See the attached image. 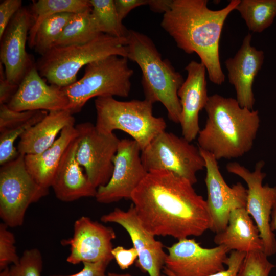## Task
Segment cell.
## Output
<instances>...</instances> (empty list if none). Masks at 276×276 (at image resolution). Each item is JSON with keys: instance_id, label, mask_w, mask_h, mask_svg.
<instances>
[{"instance_id": "cell-1", "label": "cell", "mask_w": 276, "mask_h": 276, "mask_svg": "<svg viewBox=\"0 0 276 276\" xmlns=\"http://www.w3.org/2000/svg\"><path fill=\"white\" fill-rule=\"evenodd\" d=\"M193 186L170 171L149 172L130 199L142 225L154 236L178 240L210 229L206 200Z\"/></svg>"}, {"instance_id": "cell-2", "label": "cell", "mask_w": 276, "mask_h": 276, "mask_svg": "<svg viewBox=\"0 0 276 276\" xmlns=\"http://www.w3.org/2000/svg\"><path fill=\"white\" fill-rule=\"evenodd\" d=\"M240 0H231L224 8L214 10L206 0H172L163 14L162 28L187 54L195 53L205 67L212 83L225 81L219 57V41L225 21Z\"/></svg>"}, {"instance_id": "cell-3", "label": "cell", "mask_w": 276, "mask_h": 276, "mask_svg": "<svg viewBox=\"0 0 276 276\" xmlns=\"http://www.w3.org/2000/svg\"><path fill=\"white\" fill-rule=\"evenodd\" d=\"M204 109L205 124L197 136L200 149L217 160L237 158L251 149L260 127L258 110L216 94L209 97Z\"/></svg>"}, {"instance_id": "cell-4", "label": "cell", "mask_w": 276, "mask_h": 276, "mask_svg": "<svg viewBox=\"0 0 276 276\" xmlns=\"http://www.w3.org/2000/svg\"><path fill=\"white\" fill-rule=\"evenodd\" d=\"M126 39L127 58L135 62L142 72L145 99L153 104L161 103L169 119L179 124L181 107L177 93L185 80L182 76L169 60L162 58L146 35L128 30Z\"/></svg>"}, {"instance_id": "cell-5", "label": "cell", "mask_w": 276, "mask_h": 276, "mask_svg": "<svg viewBox=\"0 0 276 276\" xmlns=\"http://www.w3.org/2000/svg\"><path fill=\"white\" fill-rule=\"evenodd\" d=\"M127 39L102 34L85 43L54 47L38 59L41 77L60 88L74 82L80 70L94 61L112 56L127 57Z\"/></svg>"}, {"instance_id": "cell-6", "label": "cell", "mask_w": 276, "mask_h": 276, "mask_svg": "<svg viewBox=\"0 0 276 276\" xmlns=\"http://www.w3.org/2000/svg\"><path fill=\"white\" fill-rule=\"evenodd\" d=\"M153 103L144 99L122 101L112 96L96 98L95 127L99 132L109 134L123 131L139 145L141 151L158 134L167 124L162 117L153 114Z\"/></svg>"}, {"instance_id": "cell-7", "label": "cell", "mask_w": 276, "mask_h": 276, "mask_svg": "<svg viewBox=\"0 0 276 276\" xmlns=\"http://www.w3.org/2000/svg\"><path fill=\"white\" fill-rule=\"evenodd\" d=\"M127 57L112 55L86 65L81 78L61 88L68 100L67 110L80 112L91 98L102 96L127 97L134 73Z\"/></svg>"}, {"instance_id": "cell-8", "label": "cell", "mask_w": 276, "mask_h": 276, "mask_svg": "<svg viewBox=\"0 0 276 276\" xmlns=\"http://www.w3.org/2000/svg\"><path fill=\"white\" fill-rule=\"evenodd\" d=\"M48 193L27 170L25 155L1 166L0 218L9 227L21 226L29 206Z\"/></svg>"}, {"instance_id": "cell-9", "label": "cell", "mask_w": 276, "mask_h": 276, "mask_svg": "<svg viewBox=\"0 0 276 276\" xmlns=\"http://www.w3.org/2000/svg\"><path fill=\"white\" fill-rule=\"evenodd\" d=\"M142 163L149 172L170 171L188 180L197 181V173L205 168V160L199 147L183 136L166 131L156 136L141 151Z\"/></svg>"}, {"instance_id": "cell-10", "label": "cell", "mask_w": 276, "mask_h": 276, "mask_svg": "<svg viewBox=\"0 0 276 276\" xmlns=\"http://www.w3.org/2000/svg\"><path fill=\"white\" fill-rule=\"evenodd\" d=\"M264 165L263 160L258 162L253 171L237 162L228 163L226 168L229 173L239 176L247 184L245 209L259 229L264 244L263 252L269 257L276 254L275 236L270 226L271 211L276 197V187L263 185L266 177V173L262 171Z\"/></svg>"}, {"instance_id": "cell-11", "label": "cell", "mask_w": 276, "mask_h": 276, "mask_svg": "<svg viewBox=\"0 0 276 276\" xmlns=\"http://www.w3.org/2000/svg\"><path fill=\"white\" fill-rule=\"evenodd\" d=\"M75 127L78 133L77 161L97 189L106 185L111 178L114 167L113 159L120 140L113 133L99 132L90 122L78 124Z\"/></svg>"}, {"instance_id": "cell-12", "label": "cell", "mask_w": 276, "mask_h": 276, "mask_svg": "<svg viewBox=\"0 0 276 276\" xmlns=\"http://www.w3.org/2000/svg\"><path fill=\"white\" fill-rule=\"evenodd\" d=\"M141 149L133 140H120L113 158L111 178L105 186L99 187L95 196L100 203L109 204L123 199H130L133 191L148 172L141 158Z\"/></svg>"}, {"instance_id": "cell-13", "label": "cell", "mask_w": 276, "mask_h": 276, "mask_svg": "<svg viewBox=\"0 0 276 276\" xmlns=\"http://www.w3.org/2000/svg\"><path fill=\"white\" fill-rule=\"evenodd\" d=\"M199 149L205 163L206 202L211 220L210 230L217 234L227 226L233 210L245 208L247 189L239 182L232 187L228 186L219 170L218 160L209 152Z\"/></svg>"}, {"instance_id": "cell-14", "label": "cell", "mask_w": 276, "mask_h": 276, "mask_svg": "<svg viewBox=\"0 0 276 276\" xmlns=\"http://www.w3.org/2000/svg\"><path fill=\"white\" fill-rule=\"evenodd\" d=\"M165 267L176 276H209L226 268V246L202 247L194 239L179 240L167 247Z\"/></svg>"}, {"instance_id": "cell-15", "label": "cell", "mask_w": 276, "mask_h": 276, "mask_svg": "<svg viewBox=\"0 0 276 276\" xmlns=\"http://www.w3.org/2000/svg\"><path fill=\"white\" fill-rule=\"evenodd\" d=\"M116 237L112 227L82 216L75 221L73 237L61 241L63 245L70 246L66 261L74 265L100 261L110 263L113 259L112 241Z\"/></svg>"}, {"instance_id": "cell-16", "label": "cell", "mask_w": 276, "mask_h": 276, "mask_svg": "<svg viewBox=\"0 0 276 276\" xmlns=\"http://www.w3.org/2000/svg\"><path fill=\"white\" fill-rule=\"evenodd\" d=\"M100 219L104 223L118 224L126 231L138 254V268L149 276H162L167 256L163 244L142 225L132 204L127 211L116 208Z\"/></svg>"}, {"instance_id": "cell-17", "label": "cell", "mask_w": 276, "mask_h": 276, "mask_svg": "<svg viewBox=\"0 0 276 276\" xmlns=\"http://www.w3.org/2000/svg\"><path fill=\"white\" fill-rule=\"evenodd\" d=\"M33 24L31 11L22 7L11 19L0 38L1 63L4 67L7 79L14 84L19 85L35 64L26 49Z\"/></svg>"}, {"instance_id": "cell-18", "label": "cell", "mask_w": 276, "mask_h": 276, "mask_svg": "<svg viewBox=\"0 0 276 276\" xmlns=\"http://www.w3.org/2000/svg\"><path fill=\"white\" fill-rule=\"evenodd\" d=\"M185 70L187 77L177 93L181 107L179 124L182 136L191 142L197 137L200 130L199 113L204 109L209 96L204 65L201 62L191 61Z\"/></svg>"}, {"instance_id": "cell-19", "label": "cell", "mask_w": 276, "mask_h": 276, "mask_svg": "<svg viewBox=\"0 0 276 276\" xmlns=\"http://www.w3.org/2000/svg\"><path fill=\"white\" fill-rule=\"evenodd\" d=\"M7 105L17 111L51 112L67 110L68 100L61 88L47 84L35 63L25 76Z\"/></svg>"}, {"instance_id": "cell-20", "label": "cell", "mask_w": 276, "mask_h": 276, "mask_svg": "<svg viewBox=\"0 0 276 276\" xmlns=\"http://www.w3.org/2000/svg\"><path fill=\"white\" fill-rule=\"evenodd\" d=\"M251 38L248 33L234 56L225 61L228 81L234 87L236 100L241 107L250 110L255 103L254 81L264 60L263 51L251 45Z\"/></svg>"}, {"instance_id": "cell-21", "label": "cell", "mask_w": 276, "mask_h": 276, "mask_svg": "<svg viewBox=\"0 0 276 276\" xmlns=\"http://www.w3.org/2000/svg\"><path fill=\"white\" fill-rule=\"evenodd\" d=\"M78 145L77 136L65 151L51 186L56 198L63 202L95 197L97 193V189L91 183L77 161Z\"/></svg>"}, {"instance_id": "cell-22", "label": "cell", "mask_w": 276, "mask_h": 276, "mask_svg": "<svg viewBox=\"0 0 276 276\" xmlns=\"http://www.w3.org/2000/svg\"><path fill=\"white\" fill-rule=\"evenodd\" d=\"M214 242L217 245L226 246L230 251L245 254L264 249L259 229L245 208L231 212L227 226L216 234Z\"/></svg>"}, {"instance_id": "cell-23", "label": "cell", "mask_w": 276, "mask_h": 276, "mask_svg": "<svg viewBox=\"0 0 276 276\" xmlns=\"http://www.w3.org/2000/svg\"><path fill=\"white\" fill-rule=\"evenodd\" d=\"M75 119L67 110L48 112L40 121L27 130L20 137L17 149L20 154H39L51 146L58 133Z\"/></svg>"}, {"instance_id": "cell-24", "label": "cell", "mask_w": 276, "mask_h": 276, "mask_svg": "<svg viewBox=\"0 0 276 276\" xmlns=\"http://www.w3.org/2000/svg\"><path fill=\"white\" fill-rule=\"evenodd\" d=\"M78 135L75 125L64 127L53 144L37 154L25 155L26 168L40 186L51 187L55 175L66 149Z\"/></svg>"}, {"instance_id": "cell-25", "label": "cell", "mask_w": 276, "mask_h": 276, "mask_svg": "<svg viewBox=\"0 0 276 276\" xmlns=\"http://www.w3.org/2000/svg\"><path fill=\"white\" fill-rule=\"evenodd\" d=\"M91 9L89 0H38L33 1L31 12L33 24L28 37V44L33 48L35 37L40 24L48 17L61 13H77Z\"/></svg>"}, {"instance_id": "cell-26", "label": "cell", "mask_w": 276, "mask_h": 276, "mask_svg": "<svg viewBox=\"0 0 276 276\" xmlns=\"http://www.w3.org/2000/svg\"><path fill=\"white\" fill-rule=\"evenodd\" d=\"M102 34L88 9L73 14L53 48L85 43Z\"/></svg>"}, {"instance_id": "cell-27", "label": "cell", "mask_w": 276, "mask_h": 276, "mask_svg": "<svg viewBox=\"0 0 276 276\" xmlns=\"http://www.w3.org/2000/svg\"><path fill=\"white\" fill-rule=\"evenodd\" d=\"M235 10L249 31L261 33L270 27L276 17V0H240Z\"/></svg>"}, {"instance_id": "cell-28", "label": "cell", "mask_w": 276, "mask_h": 276, "mask_svg": "<svg viewBox=\"0 0 276 276\" xmlns=\"http://www.w3.org/2000/svg\"><path fill=\"white\" fill-rule=\"evenodd\" d=\"M91 13L100 32L118 38H126L128 30L117 13L114 0H89Z\"/></svg>"}, {"instance_id": "cell-29", "label": "cell", "mask_w": 276, "mask_h": 276, "mask_svg": "<svg viewBox=\"0 0 276 276\" xmlns=\"http://www.w3.org/2000/svg\"><path fill=\"white\" fill-rule=\"evenodd\" d=\"M74 14H56L45 19L40 24L36 33L33 45L37 53L42 56L54 47Z\"/></svg>"}, {"instance_id": "cell-30", "label": "cell", "mask_w": 276, "mask_h": 276, "mask_svg": "<svg viewBox=\"0 0 276 276\" xmlns=\"http://www.w3.org/2000/svg\"><path fill=\"white\" fill-rule=\"evenodd\" d=\"M48 111L39 110L25 123L0 132V165L2 166L16 159L20 155L14 143L18 137L29 128L40 121L48 114Z\"/></svg>"}, {"instance_id": "cell-31", "label": "cell", "mask_w": 276, "mask_h": 276, "mask_svg": "<svg viewBox=\"0 0 276 276\" xmlns=\"http://www.w3.org/2000/svg\"><path fill=\"white\" fill-rule=\"evenodd\" d=\"M263 251L246 254L237 276H270L275 265Z\"/></svg>"}, {"instance_id": "cell-32", "label": "cell", "mask_w": 276, "mask_h": 276, "mask_svg": "<svg viewBox=\"0 0 276 276\" xmlns=\"http://www.w3.org/2000/svg\"><path fill=\"white\" fill-rule=\"evenodd\" d=\"M42 267V255L34 248L24 251L18 263L9 269L11 276H41Z\"/></svg>"}, {"instance_id": "cell-33", "label": "cell", "mask_w": 276, "mask_h": 276, "mask_svg": "<svg viewBox=\"0 0 276 276\" xmlns=\"http://www.w3.org/2000/svg\"><path fill=\"white\" fill-rule=\"evenodd\" d=\"M4 223L0 224V269L9 267L19 261L15 247L14 235Z\"/></svg>"}, {"instance_id": "cell-34", "label": "cell", "mask_w": 276, "mask_h": 276, "mask_svg": "<svg viewBox=\"0 0 276 276\" xmlns=\"http://www.w3.org/2000/svg\"><path fill=\"white\" fill-rule=\"evenodd\" d=\"M38 111H17L10 109L7 104H0V132L22 125Z\"/></svg>"}, {"instance_id": "cell-35", "label": "cell", "mask_w": 276, "mask_h": 276, "mask_svg": "<svg viewBox=\"0 0 276 276\" xmlns=\"http://www.w3.org/2000/svg\"><path fill=\"white\" fill-rule=\"evenodd\" d=\"M245 256L244 252L232 251L225 262L227 268L209 276H237ZM162 276L176 275L164 266Z\"/></svg>"}, {"instance_id": "cell-36", "label": "cell", "mask_w": 276, "mask_h": 276, "mask_svg": "<svg viewBox=\"0 0 276 276\" xmlns=\"http://www.w3.org/2000/svg\"><path fill=\"white\" fill-rule=\"evenodd\" d=\"M21 0H4L0 3V38L11 19L22 7Z\"/></svg>"}, {"instance_id": "cell-37", "label": "cell", "mask_w": 276, "mask_h": 276, "mask_svg": "<svg viewBox=\"0 0 276 276\" xmlns=\"http://www.w3.org/2000/svg\"><path fill=\"white\" fill-rule=\"evenodd\" d=\"M111 254L122 270L128 269L138 258L137 252L133 247L127 249L122 246H118L112 248Z\"/></svg>"}, {"instance_id": "cell-38", "label": "cell", "mask_w": 276, "mask_h": 276, "mask_svg": "<svg viewBox=\"0 0 276 276\" xmlns=\"http://www.w3.org/2000/svg\"><path fill=\"white\" fill-rule=\"evenodd\" d=\"M18 86L8 80L4 67L0 63V104H8L17 91Z\"/></svg>"}, {"instance_id": "cell-39", "label": "cell", "mask_w": 276, "mask_h": 276, "mask_svg": "<svg viewBox=\"0 0 276 276\" xmlns=\"http://www.w3.org/2000/svg\"><path fill=\"white\" fill-rule=\"evenodd\" d=\"M110 262L100 261L96 263H83L81 271L71 275H52L51 276H106V268Z\"/></svg>"}, {"instance_id": "cell-40", "label": "cell", "mask_w": 276, "mask_h": 276, "mask_svg": "<svg viewBox=\"0 0 276 276\" xmlns=\"http://www.w3.org/2000/svg\"><path fill=\"white\" fill-rule=\"evenodd\" d=\"M148 0H114L117 13L121 20L134 8L148 5Z\"/></svg>"}, {"instance_id": "cell-41", "label": "cell", "mask_w": 276, "mask_h": 276, "mask_svg": "<svg viewBox=\"0 0 276 276\" xmlns=\"http://www.w3.org/2000/svg\"><path fill=\"white\" fill-rule=\"evenodd\" d=\"M172 0H148L151 10L155 12L166 13L170 8Z\"/></svg>"}, {"instance_id": "cell-42", "label": "cell", "mask_w": 276, "mask_h": 276, "mask_svg": "<svg viewBox=\"0 0 276 276\" xmlns=\"http://www.w3.org/2000/svg\"><path fill=\"white\" fill-rule=\"evenodd\" d=\"M270 226L272 232L276 231V197L271 211Z\"/></svg>"}, {"instance_id": "cell-43", "label": "cell", "mask_w": 276, "mask_h": 276, "mask_svg": "<svg viewBox=\"0 0 276 276\" xmlns=\"http://www.w3.org/2000/svg\"><path fill=\"white\" fill-rule=\"evenodd\" d=\"M106 276H134L130 273H119L116 272H108L107 273Z\"/></svg>"}, {"instance_id": "cell-44", "label": "cell", "mask_w": 276, "mask_h": 276, "mask_svg": "<svg viewBox=\"0 0 276 276\" xmlns=\"http://www.w3.org/2000/svg\"><path fill=\"white\" fill-rule=\"evenodd\" d=\"M0 276H11L9 267H7L2 270L0 273Z\"/></svg>"}]
</instances>
